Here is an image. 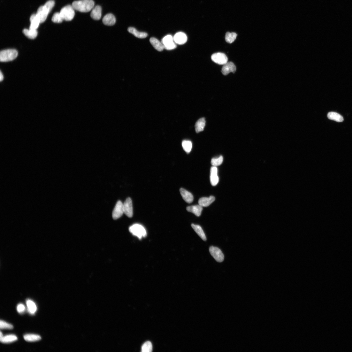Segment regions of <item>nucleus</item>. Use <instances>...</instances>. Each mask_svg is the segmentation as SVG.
<instances>
[{"label": "nucleus", "instance_id": "473e14b6", "mask_svg": "<svg viewBox=\"0 0 352 352\" xmlns=\"http://www.w3.org/2000/svg\"><path fill=\"white\" fill-rule=\"evenodd\" d=\"M52 20L53 22L59 23H62L64 20L60 13H56L53 14Z\"/></svg>", "mask_w": 352, "mask_h": 352}, {"label": "nucleus", "instance_id": "f257e3e1", "mask_svg": "<svg viewBox=\"0 0 352 352\" xmlns=\"http://www.w3.org/2000/svg\"><path fill=\"white\" fill-rule=\"evenodd\" d=\"M94 5L93 0H80L74 2L72 5L75 10L82 13H87L92 10Z\"/></svg>", "mask_w": 352, "mask_h": 352}, {"label": "nucleus", "instance_id": "a211bd4d", "mask_svg": "<svg viewBox=\"0 0 352 352\" xmlns=\"http://www.w3.org/2000/svg\"><path fill=\"white\" fill-rule=\"evenodd\" d=\"M203 207L200 205H197L188 206L187 208V211L194 213L197 217H200L203 210Z\"/></svg>", "mask_w": 352, "mask_h": 352}, {"label": "nucleus", "instance_id": "72a5a7b5", "mask_svg": "<svg viewBox=\"0 0 352 352\" xmlns=\"http://www.w3.org/2000/svg\"><path fill=\"white\" fill-rule=\"evenodd\" d=\"M13 328L12 325L8 323L3 320H1L0 322V328L1 329H12Z\"/></svg>", "mask_w": 352, "mask_h": 352}, {"label": "nucleus", "instance_id": "9b49d317", "mask_svg": "<svg viewBox=\"0 0 352 352\" xmlns=\"http://www.w3.org/2000/svg\"><path fill=\"white\" fill-rule=\"evenodd\" d=\"M236 69V66L233 63L228 62L223 65L222 68L221 72L224 75H226L231 72L234 73Z\"/></svg>", "mask_w": 352, "mask_h": 352}, {"label": "nucleus", "instance_id": "6e6552de", "mask_svg": "<svg viewBox=\"0 0 352 352\" xmlns=\"http://www.w3.org/2000/svg\"><path fill=\"white\" fill-rule=\"evenodd\" d=\"M124 213L123 204L120 201H118L113 210L112 213V217L114 219L116 220L120 218Z\"/></svg>", "mask_w": 352, "mask_h": 352}, {"label": "nucleus", "instance_id": "f8f14e48", "mask_svg": "<svg viewBox=\"0 0 352 352\" xmlns=\"http://www.w3.org/2000/svg\"><path fill=\"white\" fill-rule=\"evenodd\" d=\"M218 170L217 167L213 166L210 169V181L213 186L217 185L219 182L218 175Z\"/></svg>", "mask_w": 352, "mask_h": 352}, {"label": "nucleus", "instance_id": "c756f323", "mask_svg": "<svg viewBox=\"0 0 352 352\" xmlns=\"http://www.w3.org/2000/svg\"><path fill=\"white\" fill-rule=\"evenodd\" d=\"M27 304L29 312L32 314L35 313L37 309L35 303L32 300H28L27 301Z\"/></svg>", "mask_w": 352, "mask_h": 352}, {"label": "nucleus", "instance_id": "412c9836", "mask_svg": "<svg viewBox=\"0 0 352 352\" xmlns=\"http://www.w3.org/2000/svg\"><path fill=\"white\" fill-rule=\"evenodd\" d=\"M191 226H192L195 232L204 241L206 240L205 234L201 226L194 224L191 225Z\"/></svg>", "mask_w": 352, "mask_h": 352}, {"label": "nucleus", "instance_id": "393cba45", "mask_svg": "<svg viewBox=\"0 0 352 352\" xmlns=\"http://www.w3.org/2000/svg\"><path fill=\"white\" fill-rule=\"evenodd\" d=\"M23 32L26 37L31 39H35L38 35L37 30L35 29H25Z\"/></svg>", "mask_w": 352, "mask_h": 352}, {"label": "nucleus", "instance_id": "7c9ffc66", "mask_svg": "<svg viewBox=\"0 0 352 352\" xmlns=\"http://www.w3.org/2000/svg\"><path fill=\"white\" fill-rule=\"evenodd\" d=\"M223 162V157L221 156L217 158H213L211 161V163L213 166L217 167L221 165Z\"/></svg>", "mask_w": 352, "mask_h": 352}, {"label": "nucleus", "instance_id": "cd10ccee", "mask_svg": "<svg viewBox=\"0 0 352 352\" xmlns=\"http://www.w3.org/2000/svg\"><path fill=\"white\" fill-rule=\"evenodd\" d=\"M237 36L238 35L235 33L227 32L225 35V40L227 43H231L235 41Z\"/></svg>", "mask_w": 352, "mask_h": 352}, {"label": "nucleus", "instance_id": "bb28decb", "mask_svg": "<svg viewBox=\"0 0 352 352\" xmlns=\"http://www.w3.org/2000/svg\"><path fill=\"white\" fill-rule=\"evenodd\" d=\"M25 340L28 342H35L39 341L41 339V337L38 335L34 334H27L24 335Z\"/></svg>", "mask_w": 352, "mask_h": 352}, {"label": "nucleus", "instance_id": "4468645a", "mask_svg": "<svg viewBox=\"0 0 352 352\" xmlns=\"http://www.w3.org/2000/svg\"><path fill=\"white\" fill-rule=\"evenodd\" d=\"M102 9L101 6L97 5L93 8L92 10L90 16L92 18L96 20H100L102 17Z\"/></svg>", "mask_w": 352, "mask_h": 352}, {"label": "nucleus", "instance_id": "f3484780", "mask_svg": "<svg viewBox=\"0 0 352 352\" xmlns=\"http://www.w3.org/2000/svg\"><path fill=\"white\" fill-rule=\"evenodd\" d=\"M215 200V198L213 196H210L209 197H203L200 198L198 201L199 204L203 207H208Z\"/></svg>", "mask_w": 352, "mask_h": 352}, {"label": "nucleus", "instance_id": "2f4dec72", "mask_svg": "<svg viewBox=\"0 0 352 352\" xmlns=\"http://www.w3.org/2000/svg\"><path fill=\"white\" fill-rule=\"evenodd\" d=\"M152 350V343L149 341L145 342L142 347V351L143 352H150Z\"/></svg>", "mask_w": 352, "mask_h": 352}, {"label": "nucleus", "instance_id": "aec40b11", "mask_svg": "<svg viewBox=\"0 0 352 352\" xmlns=\"http://www.w3.org/2000/svg\"><path fill=\"white\" fill-rule=\"evenodd\" d=\"M150 42L153 47L157 51H162L164 49L163 45L157 39L153 37L150 38Z\"/></svg>", "mask_w": 352, "mask_h": 352}, {"label": "nucleus", "instance_id": "f03ea898", "mask_svg": "<svg viewBox=\"0 0 352 352\" xmlns=\"http://www.w3.org/2000/svg\"><path fill=\"white\" fill-rule=\"evenodd\" d=\"M18 56V52L14 49L3 50L0 53V60L1 62H10L16 59Z\"/></svg>", "mask_w": 352, "mask_h": 352}, {"label": "nucleus", "instance_id": "20e7f679", "mask_svg": "<svg viewBox=\"0 0 352 352\" xmlns=\"http://www.w3.org/2000/svg\"><path fill=\"white\" fill-rule=\"evenodd\" d=\"M60 13L63 20L66 21L72 20L75 16L74 9L72 6L70 5L63 8Z\"/></svg>", "mask_w": 352, "mask_h": 352}, {"label": "nucleus", "instance_id": "2eb2a0df", "mask_svg": "<svg viewBox=\"0 0 352 352\" xmlns=\"http://www.w3.org/2000/svg\"><path fill=\"white\" fill-rule=\"evenodd\" d=\"M180 192L183 199L186 202L189 204L193 202L194 198L192 194L183 188L180 189Z\"/></svg>", "mask_w": 352, "mask_h": 352}, {"label": "nucleus", "instance_id": "6ab92c4d", "mask_svg": "<svg viewBox=\"0 0 352 352\" xmlns=\"http://www.w3.org/2000/svg\"><path fill=\"white\" fill-rule=\"evenodd\" d=\"M30 25L29 29L37 30L39 27L40 22L36 14H33L30 17Z\"/></svg>", "mask_w": 352, "mask_h": 352}, {"label": "nucleus", "instance_id": "1a4fd4ad", "mask_svg": "<svg viewBox=\"0 0 352 352\" xmlns=\"http://www.w3.org/2000/svg\"><path fill=\"white\" fill-rule=\"evenodd\" d=\"M124 213L128 217L131 218L133 216V210L132 200L131 198H128L123 204Z\"/></svg>", "mask_w": 352, "mask_h": 352}, {"label": "nucleus", "instance_id": "ddd939ff", "mask_svg": "<svg viewBox=\"0 0 352 352\" xmlns=\"http://www.w3.org/2000/svg\"><path fill=\"white\" fill-rule=\"evenodd\" d=\"M173 39L176 44L181 45L186 43L188 40V38L186 35L184 33L179 32L174 35L173 37Z\"/></svg>", "mask_w": 352, "mask_h": 352}, {"label": "nucleus", "instance_id": "4be33fe9", "mask_svg": "<svg viewBox=\"0 0 352 352\" xmlns=\"http://www.w3.org/2000/svg\"><path fill=\"white\" fill-rule=\"evenodd\" d=\"M128 30L130 33L132 34L135 37L141 39L146 38L148 35L147 33L138 32L133 27H129L128 28Z\"/></svg>", "mask_w": 352, "mask_h": 352}, {"label": "nucleus", "instance_id": "c9c22d12", "mask_svg": "<svg viewBox=\"0 0 352 352\" xmlns=\"http://www.w3.org/2000/svg\"><path fill=\"white\" fill-rule=\"evenodd\" d=\"M25 309L24 305L22 304H19L18 306L17 310L20 313L23 312L25 311Z\"/></svg>", "mask_w": 352, "mask_h": 352}, {"label": "nucleus", "instance_id": "a878e982", "mask_svg": "<svg viewBox=\"0 0 352 352\" xmlns=\"http://www.w3.org/2000/svg\"><path fill=\"white\" fill-rule=\"evenodd\" d=\"M18 340V338L16 335L13 334L7 335L3 336L2 338H0V340L3 343H9Z\"/></svg>", "mask_w": 352, "mask_h": 352}, {"label": "nucleus", "instance_id": "5701e85b", "mask_svg": "<svg viewBox=\"0 0 352 352\" xmlns=\"http://www.w3.org/2000/svg\"><path fill=\"white\" fill-rule=\"evenodd\" d=\"M206 121L204 118L199 119L196 122L195 125V131L197 133H199L203 131L205 125Z\"/></svg>", "mask_w": 352, "mask_h": 352}, {"label": "nucleus", "instance_id": "e433bc0d", "mask_svg": "<svg viewBox=\"0 0 352 352\" xmlns=\"http://www.w3.org/2000/svg\"><path fill=\"white\" fill-rule=\"evenodd\" d=\"M3 75L2 72H1V73H0V81H2L3 80Z\"/></svg>", "mask_w": 352, "mask_h": 352}, {"label": "nucleus", "instance_id": "39448f33", "mask_svg": "<svg viewBox=\"0 0 352 352\" xmlns=\"http://www.w3.org/2000/svg\"><path fill=\"white\" fill-rule=\"evenodd\" d=\"M210 253L212 256L218 262H223L224 259V255L222 252L219 248L211 246L209 248Z\"/></svg>", "mask_w": 352, "mask_h": 352}, {"label": "nucleus", "instance_id": "9d476101", "mask_svg": "<svg viewBox=\"0 0 352 352\" xmlns=\"http://www.w3.org/2000/svg\"><path fill=\"white\" fill-rule=\"evenodd\" d=\"M49 13L44 5L41 6L38 8L36 14L40 23L44 22L46 20Z\"/></svg>", "mask_w": 352, "mask_h": 352}, {"label": "nucleus", "instance_id": "0eeeda50", "mask_svg": "<svg viewBox=\"0 0 352 352\" xmlns=\"http://www.w3.org/2000/svg\"><path fill=\"white\" fill-rule=\"evenodd\" d=\"M211 58L214 63L220 65H224L228 62V58L223 53H214L211 56Z\"/></svg>", "mask_w": 352, "mask_h": 352}, {"label": "nucleus", "instance_id": "c85d7f7f", "mask_svg": "<svg viewBox=\"0 0 352 352\" xmlns=\"http://www.w3.org/2000/svg\"><path fill=\"white\" fill-rule=\"evenodd\" d=\"M182 146L185 151L189 153L192 148V142L188 140H184L182 143Z\"/></svg>", "mask_w": 352, "mask_h": 352}, {"label": "nucleus", "instance_id": "f704fd0d", "mask_svg": "<svg viewBox=\"0 0 352 352\" xmlns=\"http://www.w3.org/2000/svg\"><path fill=\"white\" fill-rule=\"evenodd\" d=\"M55 3L53 0H49L44 5L49 12H51L54 6Z\"/></svg>", "mask_w": 352, "mask_h": 352}, {"label": "nucleus", "instance_id": "7ed1b4c3", "mask_svg": "<svg viewBox=\"0 0 352 352\" xmlns=\"http://www.w3.org/2000/svg\"><path fill=\"white\" fill-rule=\"evenodd\" d=\"M129 230L130 233L137 236L139 239H141L143 238H145L147 235L146 229L143 226L139 224L133 225L129 227Z\"/></svg>", "mask_w": 352, "mask_h": 352}, {"label": "nucleus", "instance_id": "dca6fc26", "mask_svg": "<svg viewBox=\"0 0 352 352\" xmlns=\"http://www.w3.org/2000/svg\"><path fill=\"white\" fill-rule=\"evenodd\" d=\"M116 18L113 14L109 13L105 15L103 19V24L108 26H112L115 24Z\"/></svg>", "mask_w": 352, "mask_h": 352}, {"label": "nucleus", "instance_id": "b1692460", "mask_svg": "<svg viewBox=\"0 0 352 352\" xmlns=\"http://www.w3.org/2000/svg\"><path fill=\"white\" fill-rule=\"evenodd\" d=\"M328 118L330 120L340 122L344 120L343 117L339 113L334 112H330L327 115Z\"/></svg>", "mask_w": 352, "mask_h": 352}, {"label": "nucleus", "instance_id": "423d86ee", "mask_svg": "<svg viewBox=\"0 0 352 352\" xmlns=\"http://www.w3.org/2000/svg\"><path fill=\"white\" fill-rule=\"evenodd\" d=\"M162 43L164 48L166 50H173L177 47L173 40V37L171 35H167L164 37L162 39Z\"/></svg>", "mask_w": 352, "mask_h": 352}]
</instances>
